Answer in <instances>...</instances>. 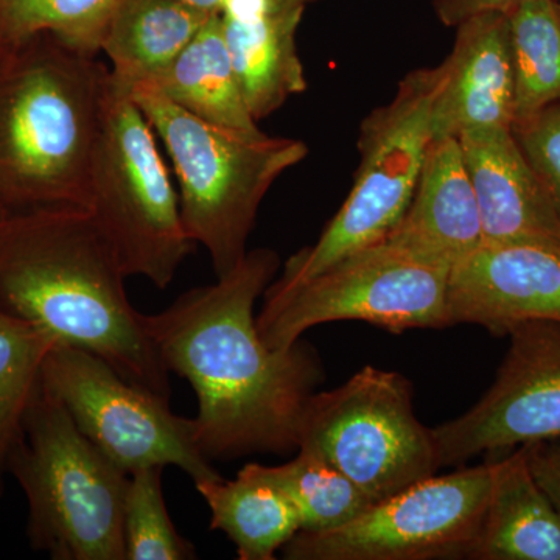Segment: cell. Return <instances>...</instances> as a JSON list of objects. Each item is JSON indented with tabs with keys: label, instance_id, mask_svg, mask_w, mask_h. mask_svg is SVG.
Wrapping results in <instances>:
<instances>
[{
	"label": "cell",
	"instance_id": "22",
	"mask_svg": "<svg viewBox=\"0 0 560 560\" xmlns=\"http://www.w3.org/2000/svg\"><path fill=\"white\" fill-rule=\"evenodd\" d=\"M508 16L514 66V128L560 102L559 0H525L508 11Z\"/></svg>",
	"mask_w": 560,
	"mask_h": 560
},
{
	"label": "cell",
	"instance_id": "30",
	"mask_svg": "<svg viewBox=\"0 0 560 560\" xmlns=\"http://www.w3.org/2000/svg\"><path fill=\"white\" fill-rule=\"evenodd\" d=\"M176 2L186 3L194 9L209 11V13H221L224 5V0H176Z\"/></svg>",
	"mask_w": 560,
	"mask_h": 560
},
{
	"label": "cell",
	"instance_id": "8",
	"mask_svg": "<svg viewBox=\"0 0 560 560\" xmlns=\"http://www.w3.org/2000/svg\"><path fill=\"white\" fill-rule=\"evenodd\" d=\"M442 66L418 69L400 81L388 105L360 127V164L352 190L318 242L298 250L271 289H290L383 241L399 224L415 195L431 142V106Z\"/></svg>",
	"mask_w": 560,
	"mask_h": 560
},
{
	"label": "cell",
	"instance_id": "21",
	"mask_svg": "<svg viewBox=\"0 0 560 560\" xmlns=\"http://www.w3.org/2000/svg\"><path fill=\"white\" fill-rule=\"evenodd\" d=\"M213 14L176 0H117L101 51L121 83L151 80L186 49Z\"/></svg>",
	"mask_w": 560,
	"mask_h": 560
},
{
	"label": "cell",
	"instance_id": "9",
	"mask_svg": "<svg viewBox=\"0 0 560 560\" xmlns=\"http://www.w3.org/2000/svg\"><path fill=\"white\" fill-rule=\"evenodd\" d=\"M412 385L399 372L364 366L313 393L298 427V451L345 474L377 503L441 469L433 430L418 419Z\"/></svg>",
	"mask_w": 560,
	"mask_h": 560
},
{
	"label": "cell",
	"instance_id": "29",
	"mask_svg": "<svg viewBox=\"0 0 560 560\" xmlns=\"http://www.w3.org/2000/svg\"><path fill=\"white\" fill-rule=\"evenodd\" d=\"M525 0H434L438 20L447 27H456L467 18L485 11H511Z\"/></svg>",
	"mask_w": 560,
	"mask_h": 560
},
{
	"label": "cell",
	"instance_id": "6",
	"mask_svg": "<svg viewBox=\"0 0 560 560\" xmlns=\"http://www.w3.org/2000/svg\"><path fill=\"white\" fill-rule=\"evenodd\" d=\"M92 217L116 249L127 278L164 290L195 243L180 217L156 132L121 81L110 73L90 173Z\"/></svg>",
	"mask_w": 560,
	"mask_h": 560
},
{
	"label": "cell",
	"instance_id": "18",
	"mask_svg": "<svg viewBox=\"0 0 560 560\" xmlns=\"http://www.w3.org/2000/svg\"><path fill=\"white\" fill-rule=\"evenodd\" d=\"M195 488L208 504L209 528L226 534L241 560H272L300 533L293 503L261 464H246L234 480L210 478Z\"/></svg>",
	"mask_w": 560,
	"mask_h": 560
},
{
	"label": "cell",
	"instance_id": "28",
	"mask_svg": "<svg viewBox=\"0 0 560 560\" xmlns=\"http://www.w3.org/2000/svg\"><path fill=\"white\" fill-rule=\"evenodd\" d=\"M522 447L534 480L560 512V434Z\"/></svg>",
	"mask_w": 560,
	"mask_h": 560
},
{
	"label": "cell",
	"instance_id": "5",
	"mask_svg": "<svg viewBox=\"0 0 560 560\" xmlns=\"http://www.w3.org/2000/svg\"><path fill=\"white\" fill-rule=\"evenodd\" d=\"M9 475L27 499L33 550L54 560H127L130 475L81 433L44 382L11 452Z\"/></svg>",
	"mask_w": 560,
	"mask_h": 560
},
{
	"label": "cell",
	"instance_id": "11",
	"mask_svg": "<svg viewBox=\"0 0 560 560\" xmlns=\"http://www.w3.org/2000/svg\"><path fill=\"white\" fill-rule=\"evenodd\" d=\"M492 486V463L433 475L326 533L300 530L282 548L289 560L469 558Z\"/></svg>",
	"mask_w": 560,
	"mask_h": 560
},
{
	"label": "cell",
	"instance_id": "7",
	"mask_svg": "<svg viewBox=\"0 0 560 560\" xmlns=\"http://www.w3.org/2000/svg\"><path fill=\"white\" fill-rule=\"evenodd\" d=\"M451 271L385 237L300 285L268 287L257 327L275 349L291 348L305 331L335 320H364L393 334L447 329Z\"/></svg>",
	"mask_w": 560,
	"mask_h": 560
},
{
	"label": "cell",
	"instance_id": "19",
	"mask_svg": "<svg viewBox=\"0 0 560 560\" xmlns=\"http://www.w3.org/2000/svg\"><path fill=\"white\" fill-rule=\"evenodd\" d=\"M143 81L198 119L241 135H264L238 86L221 13L210 18L167 68Z\"/></svg>",
	"mask_w": 560,
	"mask_h": 560
},
{
	"label": "cell",
	"instance_id": "23",
	"mask_svg": "<svg viewBox=\"0 0 560 560\" xmlns=\"http://www.w3.org/2000/svg\"><path fill=\"white\" fill-rule=\"evenodd\" d=\"M57 345L46 330L0 308V497L11 452L43 385L44 363Z\"/></svg>",
	"mask_w": 560,
	"mask_h": 560
},
{
	"label": "cell",
	"instance_id": "24",
	"mask_svg": "<svg viewBox=\"0 0 560 560\" xmlns=\"http://www.w3.org/2000/svg\"><path fill=\"white\" fill-rule=\"evenodd\" d=\"M264 469L293 503L304 533L340 528L374 504L355 482L307 451H296L289 463Z\"/></svg>",
	"mask_w": 560,
	"mask_h": 560
},
{
	"label": "cell",
	"instance_id": "33",
	"mask_svg": "<svg viewBox=\"0 0 560 560\" xmlns=\"http://www.w3.org/2000/svg\"><path fill=\"white\" fill-rule=\"evenodd\" d=\"M559 7H560V0H559Z\"/></svg>",
	"mask_w": 560,
	"mask_h": 560
},
{
	"label": "cell",
	"instance_id": "17",
	"mask_svg": "<svg viewBox=\"0 0 560 560\" xmlns=\"http://www.w3.org/2000/svg\"><path fill=\"white\" fill-rule=\"evenodd\" d=\"M469 559L560 560V512L530 474L525 448L492 460V486Z\"/></svg>",
	"mask_w": 560,
	"mask_h": 560
},
{
	"label": "cell",
	"instance_id": "13",
	"mask_svg": "<svg viewBox=\"0 0 560 560\" xmlns=\"http://www.w3.org/2000/svg\"><path fill=\"white\" fill-rule=\"evenodd\" d=\"M448 315L453 326L475 324L499 337L529 320H560V254L482 243L453 265Z\"/></svg>",
	"mask_w": 560,
	"mask_h": 560
},
{
	"label": "cell",
	"instance_id": "3",
	"mask_svg": "<svg viewBox=\"0 0 560 560\" xmlns=\"http://www.w3.org/2000/svg\"><path fill=\"white\" fill-rule=\"evenodd\" d=\"M109 69L49 33L0 61V208L90 209Z\"/></svg>",
	"mask_w": 560,
	"mask_h": 560
},
{
	"label": "cell",
	"instance_id": "1",
	"mask_svg": "<svg viewBox=\"0 0 560 560\" xmlns=\"http://www.w3.org/2000/svg\"><path fill=\"white\" fill-rule=\"evenodd\" d=\"M278 270L275 250H248L215 283L140 315L164 366L195 390V442L210 460L296 452L302 411L323 381L304 342L275 349L261 340L254 308Z\"/></svg>",
	"mask_w": 560,
	"mask_h": 560
},
{
	"label": "cell",
	"instance_id": "16",
	"mask_svg": "<svg viewBox=\"0 0 560 560\" xmlns=\"http://www.w3.org/2000/svg\"><path fill=\"white\" fill-rule=\"evenodd\" d=\"M386 237L451 268L485 243L458 138L431 140L410 206Z\"/></svg>",
	"mask_w": 560,
	"mask_h": 560
},
{
	"label": "cell",
	"instance_id": "12",
	"mask_svg": "<svg viewBox=\"0 0 560 560\" xmlns=\"http://www.w3.org/2000/svg\"><path fill=\"white\" fill-rule=\"evenodd\" d=\"M495 381L469 411L433 429L441 467L560 434V320L512 329Z\"/></svg>",
	"mask_w": 560,
	"mask_h": 560
},
{
	"label": "cell",
	"instance_id": "15",
	"mask_svg": "<svg viewBox=\"0 0 560 560\" xmlns=\"http://www.w3.org/2000/svg\"><path fill=\"white\" fill-rule=\"evenodd\" d=\"M486 243L530 245L560 254V217L511 128L459 136Z\"/></svg>",
	"mask_w": 560,
	"mask_h": 560
},
{
	"label": "cell",
	"instance_id": "26",
	"mask_svg": "<svg viewBox=\"0 0 560 560\" xmlns=\"http://www.w3.org/2000/svg\"><path fill=\"white\" fill-rule=\"evenodd\" d=\"M164 467H145L128 477L124 501L125 559H197L191 541L184 539L173 525L164 490Z\"/></svg>",
	"mask_w": 560,
	"mask_h": 560
},
{
	"label": "cell",
	"instance_id": "20",
	"mask_svg": "<svg viewBox=\"0 0 560 560\" xmlns=\"http://www.w3.org/2000/svg\"><path fill=\"white\" fill-rule=\"evenodd\" d=\"M305 9L271 14L253 24L228 20L223 31L250 116L259 121L307 90L296 35Z\"/></svg>",
	"mask_w": 560,
	"mask_h": 560
},
{
	"label": "cell",
	"instance_id": "2",
	"mask_svg": "<svg viewBox=\"0 0 560 560\" xmlns=\"http://www.w3.org/2000/svg\"><path fill=\"white\" fill-rule=\"evenodd\" d=\"M125 279L90 209L22 210L0 219V308L171 400V372L128 300Z\"/></svg>",
	"mask_w": 560,
	"mask_h": 560
},
{
	"label": "cell",
	"instance_id": "27",
	"mask_svg": "<svg viewBox=\"0 0 560 560\" xmlns=\"http://www.w3.org/2000/svg\"><path fill=\"white\" fill-rule=\"evenodd\" d=\"M512 132L560 217V102L512 128Z\"/></svg>",
	"mask_w": 560,
	"mask_h": 560
},
{
	"label": "cell",
	"instance_id": "4",
	"mask_svg": "<svg viewBox=\"0 0 560 560\" xmlns=\"http://www.w3.org/2000/svg\"><path fill=\"white\" fill-rule=\"evenodd\" d=\"M124 84L171 156L187 235L208 250L217 278L228 275L248 253L268 190L307 158V145L224 130L187 113L150 81Z\"/></svg>",
	"mask_w": 560,
	"mask_h": 560
},
{
	"label": "cell",
	"instance_id": "10",
	"mask_svg": "<svg viewBox=\"0 0 560 560\" xmlns=\"http://www.w3.org/2000/svg\"><path fill=\"white\" fill-rule=\"evenodd\" d=\"M43 382L81 433L128 475L173 466L194 482L220 477L195 442L194 419L175 415L171 400L127 381L101 357L57 345Z\"/></svg>",
	"mask_w": 560,
	"mask_h": 560
},
{
	"label": "cell",
	"instance_id": "25",
	"mask_svg": "<svg viewBox=\"0 0 560 560\" xmlns=\"http://www.w3.org/2000/svg\"><path fill=\"white\" fill-rule=\"evenodd\" d=\"M117 0H0V35L10 44L49 33L98 55Z\"/></svg>",
	"mask_w": 560,
	"mask_h": 560
},
{
	"label": "cell",
	"instance_id": "14",
	"mask_svg": "<svg viewBox=\"0 0 560 560\" xmlns=\"http://www.w3.org/2000/svg\"><path fill=\"white\" fill-rule=\"evenodd\" d=\"M431 106V140L480 128H511L514 66L508 11H485L456 25Z\"/></svg>",
	"mask_w": 560,
	"mask_h": 560
},
{
	"label": "cell",
	"instance_id": "32",
	"mask_svg": "<svg viewBox=\"0 0 560 560\" xmlns=\"http://www.w3.org/2000/svg\"><path fill=\"white\" fill-rule=\"evenodd\" d=\"M5 210H3L2 208H0V219H2L3 215H5Z\"/></svg>",
	"mask_w": 560,
	"mask_h": 560
},
{
	"label": "cell",
	"instance_id": "31",
	"mask_svg": "<svg viewBox=\"0 0 560 560\" xmlns=\"http://www.w3.org/2000/svg\"><path fill=\"white\" fill-rule=\"evenodd\" d=\"M11 46H13V44H10L9 40L0 35V61H2L3 58H5V55L9 54Z\"/></svg>",
	"mask_w": 560,
	"mask_h": 560
}]
</instances>
